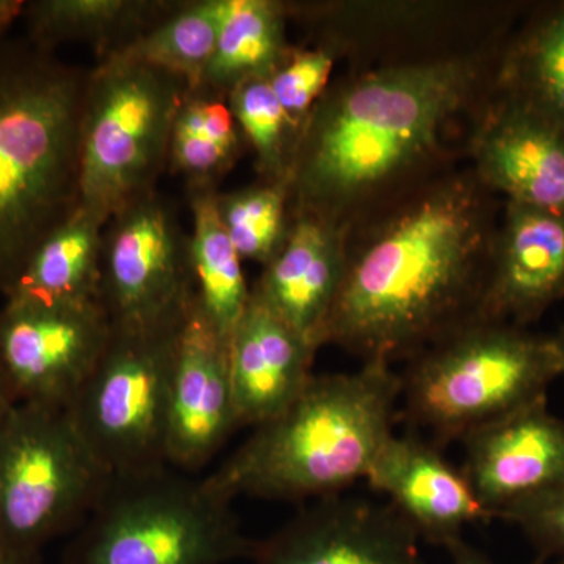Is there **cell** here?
I'll list each match as a JSON object with an SVG mask.
<instances>
[{
	"instance_id": "obj_13",
	"label": "cell",
	"mask_w": 564,
	"mask_h": 564,
	"mask_svg": "<svg viewBox=\"0 0 564 564\" xmlns=\"http://www.w3.org/2000/svg\"><path fill=\"white\" fill-rule=\"evenodd\" d=\"M256 564H425L421 536L392 505L333 496L256 545Z\"/></svg>"
},
{
	"instance_id": "obj_27",
	"label": "cell",
	"mask_w": 564,
	"mask_h": 564,
	"mask_svg": "<svg viewBox=\"0 0 564 564\" xmlns=\"http://www.w3.org/2000/svg\"><path fill=\"white\" fill-rule=\"evenodd\" d=\"M215 204L240 259L262 265L272 261L291 226L288 187L263 182L242 191L217 192Z\"/></svg>"
},
{
	"instance_id": "obj_5",
	"label": "cell",
	"mask_w": 564,
	"mask_h": 564,
	"mask_svg": "<svg viewBox=\"0 0 564 564\" xmlns=\"http://www.w3.org/2000/svg\"><path fill=\"white\" fill-rule=\"evenodd\" d=\"M232 500L170 466L113 475L61 564H229L252 558Z\"/></svg>"
},
{
	"instance_id": "obj_8",
	"label": "cell",
	"mask_w": 564,
	"mask_h": 564,
	"mask_svg": "<svg viewBox=\"0 0 564 564\" xmlns=\"http://www.w3.org/2000/svg\"><path fill=\"white\" fill-rule=\"evenodd\" d=\"M111 478L68 411L17 404L0 425V536L41 554L84 525Z\"/></svg>"
},
{
	"instance_id": "obj_15",
	"label": "cell",
	"mask_w": 564,
	"mask_h": 564,
	"mask_svg": "<svg viewBox=\"0 0 564 564\" xmlns=\"http://www.w3.org/2000/svg\"><path fill=\"white\" fill-rule=\"evenodd\" d=\"M366 481L388 497L421 540L445 549L463 541L467 527L492 519L463 469L421 437L392 434Z\"/></svg>"
},
{
	"instance_id": "obj_18",
	"label": "cell",
	"mask_w": 564,
	"mask_h": 564,
	"mask_svg": "<svg viewBox=\"0 0 564 564\" xmlns=\"http://www.w3.org/2000/svg\"><path fill=\"white\" fill-rule=\"evenodd\" d=\"M564 292V215L511 203L478 322H525Z\"/></svg>"
},
{
	"instance_id": "obj_9",
	"label": "cell",
	"mask_w": 564,
	"mask_h": 564,
	"mask_svg": "<svg viewBox=\"0 0 564 564\" xmlns=\"http://www.w3.org/2000/svg\"><path fill=\"white\" fill-rule=\"evenodd\" d=\"M184 321L154 329L113 326L101 359L68 410L111 475L169 466L170 380Z\"/></svg>"
},
{
	"instance_id": "obj_17",
	"label": "cell",
	"mask_w": 564,
	"mask_h": 564,
	"mask_svg": "<svg viewBox=\"0 0 564 564\" xmlns=\"http://www.w3.org/2000/svg\"><path fill=\"white\" fill-rule=\"evenodd\" d=\"M317 347L251 295L229 339V369L240 426L272 421L313 380Z\"/></svg>"
},
{
	"instance_id": "obj_24",
	"label": "cell",
	"mask_w": 564,
	"mask_h": 564,
	"mask_svg": "<svg viewBox=\"0 0 564 564\" xmlns=\"http://www.w3.org/2000/svg\"><path fill=\"white\" fill-rule=\"evenodd\" d=\"M245 144L228 99L188 90L174 117L169 172L181 176L187 191H218Z\"/></svg>"
},
{
	"instance_id": "obj_26",
	"label": "cell",
	"mask_w": 564,
	"mask_h": 564,
	"mask_svg": "<svg viewBox=\"0 0 564 564\" xmlns=\"http://www.w3.org/2000/svg\"><path fill=\"white\" fill-rule=\"evenodd\" d=\"M228 106L263 180L288 187L302 129L282 109L269 79L243 82L229 93Z\"/></svg>"
},
{
	"instance_id": "obj_14",
	"label": "cell",
	"mask_w": 564,
	"mask_h": 564,
	"mask_svg": "<svg viewBox=\"0 0 564 564\" xmlns=\"http://www.w3.org/2000/svg\"><path fill=\"white\" fill-rule=\"evenodd\" d=\"M463 473L492 518L564 484V422L545 399L464 437Z\"/></svg>"
},
{
	"instance_id": "obj_33",
	"label": "cell",
	"mask_w": 564,
	"mask_h": 564,
	"mask_svg": "<svg viewBox=\"0 0 564 564\" xmlns=\"http://www.w3.org/2000/svg\"><path fill=\"white\" fill-rule=\"evenodd\" d=\"M447 551L451 552V564H496L491 560L486 558L485 555H481L480 552L475 551L470 545L464 543V541L452 545Z\"/></svg>"
},
{
	"instance_id": "obj_22",
	"label": "cell",
	"mask_w": 564,
	"mask_h": 564,
	"mask_svg": "<svg viewBox=\"0 0 564 564\" xmlns=\"http://www.w3.org/2000/svg\"><path fill=\"white\" fill-rule=\"evenodd\" d=\"M284 18L272 0H226L214 54L193 90L228 99L243 82L269 79L289 50Z\"/></svg>"
},
{
	"instance_id": "obj_3",
	"label": "cell",
	"mask_w": 564,
	"mask_h": 564,
	"mask_svg": "<svg viewBox=\"0 0 564 564\" xmlns=\"http://www.w3.org/2000/svg\"><path fill=\"white\" fill-rule=\"evenodd\" d=\"M90 69L28 39L0 44V293L80 204V128Z\"/></svg>"
},
{
	"instance_id": "obj_4",
	"label": "cell",
	"mask_w": 564,
	"mask_h": 564,
	"mask_svg": "<svg viewBox=\"0 0 564 564\" xmlns=\"http://www.w3.org/2000/svg\"><path fill=\"white\" fill-rule=\"evenodd\" d=\"M400 399L402 377L388 362L314 375L288 410L254 426L206 480L231 500L251 496L300 502L339 496L366 480L393 434Z\"/></svg>"
},
{
	"instance_id": "obj_19",
	"label": "cell",
	"mask_w": 564,
	"mask_h": 564,
	"mask_svg": "<svg viewBox=\"0 0 564 564\" xmlns=\"http://www.w3.org/2000/svg\"><path fill=\"white\" fill-rule=\"evenodd\" d=\"M481 170L513 203L564 215V129L514 110L489 128L478 150Z\"/></svg>"
},
{
	"instance_id": "obj_7",
	"label": "cell",
	"mask_w": 564,
	"mask_h": 564,
	"mask_svg": "<svg viewBox=\"0 0 564 564\" xmlns=\"http://www.w3.org/2000/svg\"><path fill=\"white\" fill-rule=\"evenodd\" d=\"M187 82L124 57L96 63L80 128V204L110 220L158 192Z\"/></svg>"
},
{
	"instance_id": "obj_20",
	"label": "cell",
	"mask_w": 564,
	"mask_h": 564,
	"mask_svg": "<svg viewBox=\"0 0 564 564\" xmlns=\"http://www.w3.org/2000/svg\"><path fill=\"white\" fill-rule=\"evenodd\" d=\"M180 0H32L24 11L28 39L55 52L66 43L88 44L104 62L176 9Z\"/></svg>"
},
{
	"instance_id": "obj_32",
	"label": "cell",
	"mask_w": 564,
	"mask_h": 564,
	"mask_svg": "<svg viewBox=\"0 0 564 564\" xmlns=\"http://www.w3.org/2000/svg\"><path fill=\"white\" fill-rule=\"evenodd\" d=\"M0 564H41V554L21 551L0 536Z\"/></svg>"
},
{
	"instance_id": "obj_30",
	"label": "cell",
	"mask_w": 564,
	"mask_h": 564,
	"mask_svg": "<svg viewBox=\"0 0 564 564\" xmlns=\"http://www.w3.org/2000/svg\"><path fill=\"white\" fill-rule=\"evenodd\" d=\"M500 519L518 525L540 551L564 556V484L511 505Z\"/></svg>"
},
{
	"instance_id": "obj_23",
	"label": "cell",
	"mask_w": 564,
	"mask_h": 564,
	"mask_svg": "<svg viewBox=\"0 0 564 564\" xmlns=\"http://www.w3.org/2000/svg\"><path fill=\"white\" fill-rule=\"evenodd\" d=\"M218 191H187L192 212L191 269L195 302L226 339L242 317L251 299L242 259L229 240L217 214Z\"/></svg>"
},
{
	"instance_id": "obj_29",
	"label": "cell",
	"mask_w": 564,
	"mask_h": 564,
	"mask_svg": "<svg viewBox=\"0 0 564 564\" xmlns=\"http://www.w3.org/2000/svg\"><path fill=\"white\" fill-rule=\"evenodd\" d=\"M530 73L551 121L564 129V10L555 14L534 40Z\"/></svg>"
},
{
	"instance_id": "obj_11",
	"label": "cell",
	"mask_w": 564,
	"mask_h": 564,
	"mask_svg": "<svg viewBox=\"0 0 564 564\" xmlns=\"http://www.w3.org/2000/svg\"><path fill=\"white\" fill-rule=\"evenodd\" d=\"M111 329L102 303L7 300L0 310V372L14 402L68 411Z\"/></svg>"
},
{
	"instance_id": "obj_10",
	"label": "cell",
	"mask_w": 564,
	"mask_h": 564,
	"mask_svg": "<svg viewBox=\"0 0 564 564\" xmlns=\"http://www.w3.org/2000/svg\"><path fill=\"white\" fill-rule=\"evenodd\" d=\"M188 247L191 237L159 192L107 221L101 303L111 325L154 329L184 321L195 302Z\"/></svg>"
},
{
	"instance_id": "obj_21",
	"label": "cell",
	"mask_w": 564,
	"mask_h": 564,
	"mask_svg": "<svg viewBox=\"0 0 564 564\" xmlns=\"http://www.w3.org/2000/svg\"><path fill=\"white\" fill-rule=\"evenodd\" d=\"M102 215L77 206L32 252L6 300L46 303H101Z\"/></svg>"
},
{
	"instance_id": "obj_36",
	"label": "cell",
	"mask_w": 564,
	"mask_h": 564,
	"mask_svg": "<svg viewBox=\"0 0 564 564\" xmlns=\"http://www.w3.org/2000/svg\"><path fill=\"white\" fill-rule=\"evenodd\" d=\"M560 564H564V556H563V558H562V562H560Z\"/></svg>"
},
{
	"instance_id": "obj_35",
	"label": "cell",
	"mask_w": 564,
	"mask_h": 564,
	"mask_svg": "<svg viewBox=\"0 0 564 564\" xmlns=\"http://www.w3.org/2000/svg\"><path fill=\"white\" fill-rule=\"evenodd\" d=\"M556 347H558L560 358H562L563 375H564V329L558 337H555Z\"/></svg>"
},
{
	"instance_id": "obj_2",
	"label": "cell",
	"mask_w": 564,
	"mask_h": 564,
	"mask_svg": "<svg viewBox=\"0 0 564 564\" xmlns=\"http://www.w3.org/2000/svg\"><path fill=\"white\" fill-rule=\"evenodd\" d=\"M467 87L463 65L429 63L370 74L321 99L304 122L289 174L293 214L332 220L340 203L421 158Z\"/></svg>"
},
{
	"instance_id": "obj_31",
	"label": "cell",
	"mask_w": 564,
	"mask_h": 564,
	"mask_svg": "<svg viewBox=\"0 0 564 564\" xmlns=\"http://www.w3.org/2000/svg\"><path fill=\"white\" fill-rule=\"evenodd\" d=\"M25 6V0H0V44L9 40L11 28L24 17Z\"/></svg>"
},
{
	"instance_id": "obj_16",
	"label": "cell",
	"mask_w": 564,
	"mask_h": 564,
	"mask_svg": "<svg viewBox=\"0 0 564 564\" xmlns=\"http://www.w3.org/2000/svg\"><path fill=\"white\" fill-rule=\"evenodd\" d=\"M345 265L347 258L333 220L293 214L284 242L263 265L251 295L318 348Z\"/></svg>"
},
{
	"instance_id": "obj_28",
	"label": "cell",
	"mask_w": 564,
	"mask_h": 564,
	"mask_svg": "<svg viewBox=\"0 0 564 564\" xmlns=\"http://www.w3.org/2000/svg\"><path fill=\"white\" fill-rule=\"evenodd\" d=\"M333 70V58L323 50H288L269 77L282 109L300 129L321 101Z\"/></svg>"
},
{
	"instance_id": "obj_12",
	"label": "cell",
	"mask_w": 564,
	"mask_h": 564,
	"mask_svg": "<svg viewBox=\"0 0 564 564\" xmlns=\"http://www.w3.org/2000/svg\"><path fill=\"white\" fill-rule=\"evenodd\" d=\"M239 426L229 340L193 302L174 352L166 414V464L184 474L202 469Z\"/></svg>"
},
{
	"instance_id": "obj_6",
	"label": "cell",
	"mask_w": 564,
	"mask_h": 564,
	"mask_svg": "<svg viewBox=\"0 0 564 564\" xmlns=\"http://www.w3.org/2000/svg\"><path fill=\"white\" fill-rule=\"evenodd\" d=\"M560 375L555 339L477 321L445 334L402 377L404 415L436 444L463 441L545 399Z\"/></svg>"
},
{
	"instance_id": "obj_1",
	"label": "cell",
	"mask_w": 564,
	"mask_h": 564,
	"mask_svg": "<svg viewBox=\"0 0 564 564\" xmlns=\"http://www.w3.org/2000/svg\"><path fill=\"white\" fill-rule=\"evenodd\" d=\"M477 204L463 188L426 196L347 259L323 344L391 364L451 329L481 250Z\"/></svg>"
},
{
	"instance_id": "obj_25",
	"label": "cell",
	"mask_w": 564,
	"mask_h": 564,
	"mask_svg": "<svg viewBox=\"0 0 564 564\" xmlns=\"http://www.w3.org/2000/svg\"><path fill=\"white\" fill-rule=\"evenodd\" d=\"M225 6L226 0H180L172 13L113 57L169 70L193 90L214 54Z\"/></svg>"
},
{
	"instance_id": "obj_34",
	"label": "cell",
	"mask_w": 564,
	"mask_h": 564,
	"mask_svg": "<svg viewBox=\"0 0 564 564\" xmlns=\"http://www.w3.org/2000/svg\"><path fill=\"white\" fill-rule=\"evenodd\" d=\"M17 406L13 395H11L9 386L6 383L2 372H0V425L9 417L13 408Z\"/></svg>"
}]
</instances>
